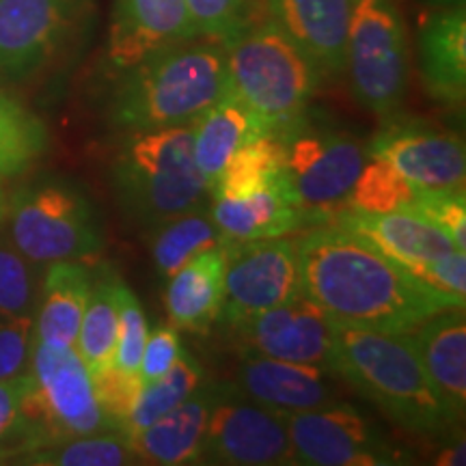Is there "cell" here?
Segmentation results:
<instances>
[{
	"instance_id": "1",
	"label": "cell",
	"mask_w": 466,
	"mask_h": 466,
	"mask_svg": "<svg viewBox=\"0 0 466 466\" xmlns=\"http://www.w3.org/2000/svg\"><path fill=\"white\" fill-rule=\"evenodd\" d=\"M294 242L302 294L341 326L408 333L442 309H464V302L428 288L359 233L318 225Z\"/></svg>"
},
{
	"instance_id": "2",
	"label": "cell",
	"mask_w": 466,
	"mask_h": 466,
	"mask_svg": "<svg viewBox=\"0 0 466 466\" xmlns=\"http://www.w3.org/2000/svg\"><path fill=\"white\" fill-rule=\"evenodd\" d=\"M113 78L106 113L124 134L192 124L229 91L225 48L199 37L151 52Z\"/></svg>"
},
{
	"instance_id": "3",
	"label": "cell",
	"mask_w": 466,
	"mask_h": 466,
	"mask_svg": "<svg viewBox=\"0 0 466 466\" xmlns=\"http://www.w3.org/2000/svg\"><path fill=\"white\" fill-rule=\"evenodd\" d=\"M333 371L384 417L417 436L442 439L462 421L425 374L408 333L337 324Z\"/></svg>"
},
{
	"instance_id": "4",
	"label": "cell",
	"mask_w": 466,
	"mask_h": 466,
	"mask_svg": "<svg viewBox=\"0 0 466 466\" xmlns=\"http://www.w3.org/2000/svg\"><path fill=\"white\" fill-rule=\"evenodd\" d=\"M126 217L149 229L209 201V186L192 154V124L126 132L110 162Z\"/></svg>"
},
{
	"instance_id": "5",
	"label": "cell",
	"mask_w": 466,
	"mask_h": 466,
	"mask_svg": "<svg viewBox=\"0 0 466 466\" xmlns=\"http://www.w3.org/2000/svg\"><path fill=\"white\" fill-rule=\"evenodd\" d=\"M229 91L258 116L266 134L294 126L316 96L319 74L270 17L225 48Z\"/></svg>"
},
{
	"instance_id": "6",
	"label": "cell",
	"mask_w": 466,
	"mask_h": 466,
	"mask_svg": "<svg viewBox=\"0 0 466 466\" xmlns=\"http://www.w3.org/2000/svg\"><path fill=\"white\" fill-rule=\"evenodd\" d=\"M9 242L35 266L89 261L102 253L100 214L78 186L66 179H37L7 203Z\"/></svg>"
},
{
	"instance_id": "7",
	"label": "cell",
	"mask_w": 466,
	"mask_h": 466,
	"mask_svg": "<svg viewBox=\"0 0 466 466\" xmlns=\"http://www.w3.org/2000/svg\"><path fill=\"white\" fill-rule=\"evenodd\" d=\"M354 97L389 119L400 113L410 80V44L400 0H354L346 42Z\"/></svg>"
},
{
	"instance_id": "8",
	"label": "cell",
	"mask_w": 466,
	"mask_h": 466,
	"mask_svg": "<svg viewBox=\"0 0 466 466\" xmlns=\"http://www.w3.org/2000/svg\"><path fill=\"white\" fill-rule=\"evenodd\" d=\"M285 151V175L309 227L326 225L346 208L370 151L352 134L335 130L305 115L279 134Z\"/></svg>"
},
{
	"instance_id": "9",
	"label": "cell",
	"mask_w": 466,
	"mask_h": 466,
	"mask_svg": "<svg viewBox=\"0 0 466 466\" xmlns=\"http://www.w3.org/2000/svg\"><path fill=\"white\" fill-rule=\"evenodd\" d=\"M291 456L302 466H393L410 462L370 417L346 401L288 412Z\"/></svg>"
},
{
	"instance_id": "10",
	"label": "cell",
	"mask_w": 466,
	"mask_h": 466,
	"mask_svg": "<svg viewBox=\"0 0 466 466\" xmlns=\"http://www.w3.org/2000/svg\"><path fill=\"white\" fill-rule=\"evenodd\" d=\"M201 464H294L285 415L247 398L236 384L217 382Z\"/></svg>"
},
{
	"instance_id": "11",
	"label": "cell",
	"mask_w": 466,
	"mask_h": 466,
	"mask_svg": "<svg viewBox=\"0 0 466 466\" xmlns=\"http://www.w3.org/2000/svg\"><path fill=\"white\" fill-rule=\"evenodd\" d=\"M33 406L50 442L100 432H116L97 398L96 382L76 348L33 341Z\"/></svg>"
},
{
	"instance_id": "12",
	"label": "cell",
	"mask_w": 466,
	"mask_h": 466,
	"mask_svg": "<svg viewBox=\"0 0 466 466\" xmlns=\"http://www.w3.org/2000/svg\"><path fill=\"white\" fill-rule=\"evenodd\" d=\"M96 0H0V78L22 83L55 61Z\"/></svg>"
},
{
	"instance_id": "13",
	"label": "cell",
	"mask_w": 466,
	"mask_h": 466,
	"mask_svg": "<svg viewBox=\"0 0 466 466\" xmlns=\"http://www.w3.org/2000/svg\"><path fill=\"white\" fill-rule=\"evenodd\" d=\"M302 294L300 261L289 238L233 240L225 248V302L220 319L233 326Z\"/></svg>"
},
{
	"instance_id": "14",
	"label": "cell",
	"mask_w": 466,
	"mask_h": 466,
	"mask_svg": "<svg viewBox=\"0 0 466 466\" xmlns=\"http://www.w3.org/2000/svg\"><path fill=\"white\" fill-rule=\"evenodd\" d=\"M231 333L244 357H268L333 371L337 324L305 294L233 326Z\"/></svg>"
},
{
	"instance_id": "15",
	"label": "cell",
	"mask_w": 466,
	"mask_h": 466,
	"mask_svg": "<svg viewBox=\"0 0 466 466\" xmlns=\"http://www.w3.org/2000/svg\"><path fill=\"white\" fill-rule=\"evenodd\" d=\"M371 138V158L391 165L419 188H464L466 154L458 134L395 113Z\"/></svg>"
},
{
	"instance_id": "16",
	"label": "cell",
	"mask_w": 466,
	"mask_h": 466,
	"mask_svg": "<svg viewBox=\"0 0 466 466\" xmlns=\"http://www.w3.org/2000/svg\"><path fill=\"white\" fill-rule=\"evenodd\" d=\"M197 39L186 0H113L106 66L116 76L151 52Z\"/></svg>"
},
{
	"instance_id": "17",
	"label": "cell",
	"mask_w": 466,
	"mask_h": 466,
	"mask_svg": "<svg viewBox=\"0 0 466 466\" xmlns=\"http://www.w3.org/2000/svg\"><path fill=\"white\" fill-rule=\"evenodd\" d=\"M266 15L299 46L319 78L346 74V42L354 0H264Z\"/></svg>"
},
{
	"instance_id": "18",
	"label": "cell",
	"mask_w": 466,
	"mask_h": 466,
	"mask_svg": "<svg viewBox=\"0 0 466 466\" xmlns=\"http://www.w3.org/2000/svg\"><path fill=\"white\" fill-rule=\"evenodd\" d=\"M236 387L247 398L283 415L333 404L339 398L335 371L268 357H244Z\"/></svg>"
},
{
	"instance_id": "19",
	"label": "cell",
	"mask_w": 466,
	"mask_h": 466,
	"mask_svg": "<svg viewBox=\"0 0 466 466\" xmlns=\"http://www.w3.org/2000/svg\"><path fill=\"white\" fill-rule=\"evenodd\" d=\"M417 63L423 89L447 108L466 97V9H434L417 31Z\"/></svg>"
},
{
	"instance_id": "20",
	"label": "cell",
	"mask_w": 466,
	"mask_h": 466,
	"mask_svg": "<svg viewBox=\"0 0 466 466\" xmlns=\"http://www.w3.org/2000/svg\"><path fill=\"white\" fill-rule=\"evenodd\" d=\"M209 214L229 240L281 238L309 227L307 212L299 206L285 168L259 190L227 199L209 195Z\"/></svg>"
},
{
	"instance_id": "21",
	"label": "cell",
	"mask_w": 466,
	"mask_h": 466,
	"mask_svg": "<svg viewBox=\"0 0 466 466\" xmlns=\"http://www.w3.org/2000/svg\"><path fill=\"white\" fill-rule=\"evenodd\" d=\"M326 225L359 233L378 250L404 266L408 272L425 261L439 259L456 250V244L439 227L408 212L376 214L346 206L337 209Z\"/></svg>"
},
{
	"instance_id": "22",
	"label": "cell",
	"mask_w": 466,
	"mask_h": 466,
	"mask_svg": "<svg viewBox=\"0 0 466 466\" xmlns=\"http://www.w3.org/2000/svg\"><path fill=\"white\" fill-rule=\"evenodd\" d=\"M217 382H203L188 400L156 419L130 441L138 462L179 466L199 464Z\"/></svg>"
},
{
	"instance_id": "23",
	"label": "cell",
	"mask_w": 466,
	"mask_h": 466,
	"mask_svg": "<svg viewBox=\"0 0 466 466\" xmlns=\"http://www.w3.org/2000/svg\"><path fill=\"white\" fill-rule=\"evenodd\" d=\"M415 341L425 374L441 398L462 419L466 410V322L464 309H442L415 329Z\"/></svg>"
},
{
	"instance_id": "24",
	"label": "cell",
	"mask_w": 466,
	"mask_h": 466,
	"mask_svg": "<svg viewBox=\"0 0 466 466\" xmlns=\"http://www.w3.org/2000/svg\"><path fill=\"white\" fill-rule=\"evenodd\" d=\"M225 248L203 250L168 277L165 302L173 329L206 335L220 319L225 302Z\"/></svg>"
},
{
	"instance_id": "25",
	"label": "cell",
	"mask_w": 466,
	"mask_h": 466,
	"mask_svg": "<svg viewBox=\"0 0 466 466\" xmlns=\"http://www.w3.org/2000/svg\"><path fill=\"white\" fill-rule=\"evenodd\" d=\"M259 137L266 132L258 116L231 91L192 121V154L209 190H214L231 156Z\"/></svg>"
},
{
	"instance_id": "26",
	"label": "cell",
	"mask_w": 466,
	"mask_h": 466,
	"mask_svg": "<svg viewBox=\"0 0 466 466\" xmlns=\"http://www.w3.org/2000/svg\"><path fill=\"white\" fill-rule=\"evenodd\" d=\"M89 291L91 270L85 261L48 264L35 311V341L76 348Z\"/></svg>"
},
{
	"instance_id": "27",
	"label": "cell",
	"mask_w": 466,
	"mask_h": 466,
	"mask_svg": "<svg viewBox=\"0 0 466 466\" xmlns=\"http://www.w3.org/2000/svg\"><path fill=\"white\" fill-rule=\"evenodd\" d=\"M119 285L121 277L108 264L91 270V291L76 339V352L96 384L113 371L119 330Z\"/></svg>"
},
{
	"instance_id": "28",
	"label": "cell",
	"mask_w": 466,
	"mask_h": 466,
	"mask_svg": "<svg viewBox=\"0 0 466 466\" xmlns=\"http://www.w3.org/2000/svg\"><path fill=\"white\" fill-rule=\"evenodd\" d=\"M233 240L225 236L214 223L206 206L175 214L149 227V248L156 270L168 279L184 264L209 248H225Z\"/></svg>"
},
{
	"instance_id": "29",
	"label": "cell",
	"mask_w": 466,
	"mask_h": 466,
	"mask_svg": "<svg viewBox=\"0 0 466 466\" xmlns=\"http://www.w3.org/2000/svg\"><path fill=\"white\" fill-rule=\"evenodd\" d=\"M31 393V371L0 380V462H14L35 447L50 442V434L35 412Z\"/></svg>"
},
{
	"instance_id": "30",
	"label": "cell",
	"mask_w": 466,
	"mask_h": 466,
	"mask_svg": "<svg viewBox=\"0 0 466 466\" xmlns=\"http://www.w3.org/2000/svg\"><path fill=\"white\" fill-rule=\"evenodd\" d=\"M203 382H206V374H203V367L199 365V360L186 352V350H182L179 359L175 360V365L165 376L145 384L141 389L137 401H134L130 415L126 417L121 434H124L127 441H132L134 436L143 432V430L154 423L156 419L167 415L171 408L182 404L184 400H188Z\"/></svg>"
},
{
	"instance_id": "31",
	"label": "cell",
	"mask_w": 466,
	"mask_h": 466,
	"mask_svg": "<svg viewBox=\"0 0 466 466\" xmlns=\"http://www.w3.org/2000/svg\"><path fill=\"white\" fill-rule=\"evenodd\" d=\"M48 149V130L37 115L0 86V177L28 171Z\"/></svg>"
},
{
	"instance_id": "32",
	"label": "cell",
	"mask_w": 466,
	"mask_h": 466,
	"mask_svg": "<svg viewBox=\"0 0 466 466\" xmlns=\"http://www.w3.org/2000/svg\"><path fill=\"white\" fill-rule=\"evenodd\" d=\"M14 464L31 466H126L138 464L130 441L121 432H100L86 436L46 442L35 447L25 456L15 458Z\"/></svg>"
},
{
	"instance_id": "33",
	"label": "cell",
	"mask_w": 466,
	"mask_h": 466,
	"mask_svg": "<svg viewBox=\"0 0 466 466\" xmlns=\"http://www.w3.org/2000/svg\"><path fill=\"white\" fill-rule=\"evenodd\" d=\"M283 167L285 151L281 138L266 134V137L244 145L231 156L229 165L225 167L212 195L227 197V199L247 197L266 186L272 177H277L283 171Z\"/></svg>"
},
{
	"instance_id": "34",
	"label": "cell",
	"mask_w": 466,
	"mask_h": 466,
	"mask_svg": "<svg viewBox=\"0 0 466 466\" xmlns=\"http://www.w3.org/2000/svg\"><path fill=\"white\" fill-rule=\"evenodd\" d=\"M197 37L227 46L266 17L264 0H186Z\"/></svg>"
},
{
	"instance_id": "35",
	"label": "cell",
	"mask_w": 466,
	"mask_h": 466,
	"mask_svg": "<svg viewBox=\"0 0 466 466\" xmlns=\"http://www.w3.org/2000/svg\"><path fill=\"white\" fill-rule=\"evenodd\" d=\"M149 326L141 300L121 279L119 285V330H116V348L113 371L106 378L115 380L127 391L141 393V357L147 341Z\"/></svg>"
},
{
	"instance_id": "36",
	"label": "cell",
	"mask_w": 466,
	"mask_h": 466,
	"mask_svg": "<svg viewBox=\"0 0 466 466\" xmlns=\"http://www.w3.org/2000/svg\"><path fill=\"white\" fill-rule=\"evenodd\" d=\"M417 192L419 186L401 177L391 165L370 156L350 190L346 206L376 214L401 212L415 201Z\"/></svg>"
},
{
	"instance_id": "37",
	"label": "cell",
	"mask_w": 466,
	"mask_h": 466,
	"mask_svg": "<svg viewBox=\"0 0 466 466\" xmlns=\"http://www.w3.org/2000/svg\"><path fill=\"white\" fill-rule=\"evenodd\" d=\"M37 300L35 264L9 240L0 238V319L35 316Z\"/></svg>"
},
{
	"instance_id": "38",
	"label": "cell",
	"mask_w": 466,
	"mask_h": 466,
	"mask_svg": "<svg viewBox=\"0 0 466 466\" xmlns=\"http://www.w3.org/2000/svg\"><path fill=\"white\" fill-rule=\"evenodd\" d=\"M401 212L415 214L445 233L456 248L466 250L464 188H419L415 201Z\"/></svg>"
},
{
	"instance_id": "39",
	"label": "cell",
	"mask_w": 466,
	"mask_h": 466,
	"mask_svg": "<svg viewBox=\"0 0 466 466\" xmlns=\"http://www.w3.org/2000/svg\"><path fill=\"white\" fill-rule=\"evenodd\" d=\"M35 316L0 319V380L22 376L31 370Z\"/></svg>"
},
{
	"instance_id": "40",
	"label": "cell",
	"mask_w": 466,
	"mask_h": 466,
	"mask_svg": "<svg viewBox=\"0 0 466 466\" xmlns=\"http://www.w3.org/2000/svg\"><path fill=\"white\" fill-rule=\"evenodd\" d=\"M412 275L441 294L451 296L460 302L466 299V250H451L439 259L425 261L412 268Z\"/></svg>"
},
{
	"instance_id": "41",
	"label": "cell",
	"mask_w": 466,
	"mask_h": 466,
	"mask_svg": "<svg viewBox=\"0 0 466 466\" xmlns=\"http://www.w3.org/2000/svg\"><path fill=\"white\" fill-rule=\"evenodd\" d=\"M182 341H179L177 329L173 326H158L151 330L145 341L141 357V384L158 380L175 365V360L182 354Z\"/></svg>"
},
{
	"instance_id": "42",
	"label": "cell",
	"mask_w": 466,
	"mask_h": 466,
	"mask_svg": "<svg viewBox=\"0 0 466 466\" xmlns=\"http://www.w3.org/2000/svg\"><path fill=\"white\" fill-rule=\"evenodd\" d=\"M464 447H466L464 439L453 441L445 451L439 453V460H436V464H442V466H462L466 462V460H464Z\"/></svg>"
},
{
	"instance_id": "43",
	"label": "cell",
	"mask_w": 466,
	"mask_h": 466,
	"mask_svg": "<svg viewBox=\"0 0 466 466\" xmlns=\"http://www.w3.org/2000/svg\"><path fill=\"white\" fill-rule=\"evenodd\" d=\"M432 9H450V7H464V0H421Z\"/></svg>"
},
{
	"instance_id": "44",
	"label": "cell",
	"mask_w": 466,
	"mask_h": 466,
	"mask_svg": "<svg viewBox=\"0 0 466 466\" xmlns=\"http://www.w3.org/2000/svg\"><path fill=\"white\" fill-rule=\"evenodd\" d=\"M9 203V197H7V192H5V188L3 186H0V208H5Z\"/></svg>"
},
{
	"instance_id": "45",
	"label": "cell",
	"mask_w": 466,
	"mask_h": 466,
	"mask_svg": "<svg viewBox=\"0 0 466 466\" xmlns=\"http://www.w3.org/2000/svg\"><path fill=\"white\" fill-rule=\"evenodd\" d=\"M5 214H7V206H5V208H0V225H3V220H5Z\"/></svg>"
},
{
	"instance_id": "46",
	"label": "cell",
	"mask_w": 466,
	"mask_h": 466,
	"mask_svg": "<svg viewBox=\"0 0 466 466\" xmlns=\"http://www.w3.org/2000/svg\"><path fill=\"white\" fill-rule=\"evenodd\" d=\"M3 179H5V177H0V186H3Z\"/></svg>"
}]
</instances>
